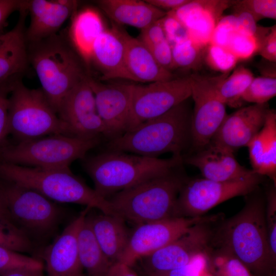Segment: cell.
Returning <instances> with one entry per match:
<instances>
[{
    "label": "cell",
    "instance_id": "cell-1",
    "mask_svg": "<svg viewBox=\"0 0 276 276\" xmlns=\"http://www.w3.org/2000/svg\"><path fill=\"white\" fill-rule=\"evenodd\" d=\"M245 196L240 211L217 221L210 247L233 254L255 276H269L276 270V261L269 245L265 196L259 188Z\"/></svg>",
    "mask_w": 276,
    "mask_h": 276
},
{
    "label": "cell",
    "instance_id": "cell-2",
    "mask_svg": "<svg viewBox=\"0 0 276 276\" xmlns=\"http://www.w3.org/2000/svg\"><path fill=\"white\" fill-rule=\"evenodd\" d=\"M83 166L94 190L108 199L113 194L179 168L182 156L159 158L106 150L83 159Z\"/></svg>",
    "mask_w": 276,
    "mask_h": 276
},
{
    "label": "cell",
    "instance_id": "cell-3",
    "mask_svg": "<svg viewBox=\"0 0 276 276\" xmlns=\"http://www.w3.org/2000/svg\"><path fill=\"white\" fill-rule=\"evenodd\" d=\"M187 100L120 136L109 140L107 150L151 157L168 152L173 156H182V152L191 144L192 112Z\"/></svg>",
    "mask_w": 276,
    "mask_h": 276
},
{
    "label": "cell",
    "instance_id": "cell-4",
    "mask_svg": "<svg viewBox=\"0 0 276 276\" xmlns=\"http://www.w3.org/2000/svg\"><path fill=\"white\" fill-rule=\"evenodd\" d=\"M178 169L112 195L107 200L112 215L137 225L176 217L177 197L187 179Z\"/></svg>",
    "mask_w": 276,
    "mask_h": 276
},
{
    "label": "cell",
    "instance_id": "cell-5",
    "mask_svg": "<svg viewBox=\"0 0 276 276\" xmlns=\"http://www.w3.org/2000/svg\"><path fill=\"white\" fill-rule=\"evenodd\" d=\"M0 179L35 190L53 201L82 204L112 215L108 201L70 168L42 169L0 162Z\"/></svg>",
    "mask_w": 276,
    "mask_h": 276
},
{
    "label": "cell",
    "instance_id": "cell-6",
    "mask_svg": "<svg viewBox=\"0 0 276 276\" xmlns=\"http://www.w3.org/2000/svg\"><path fill=\"white\" fill-rule=\"evenodd\" d=\"M28 60L42 91L57 112L65 96L88 74L61 36L27 44Z\"/></svg>",
    "mask_w": 276,
    "mask_h": 276
},
{
    "label": "cell",
    "instance_id": "cell-7",
    "mask_svg": "<svg viewBox=\"0 0 276 276\" xmlns=\"http://www.w3.org/2000/svg\"><path fill=\"white\" fill-rule=\"evenodd\" d=\"M101 142V137L54 134L14 144L6 142L0 148V162L42 169L69 168Z\"/></svg>",
    "mask_w": 276,
    "mask_h": 276
},
{
    "label": "cell",
    "instance_id": "cell-8",
    "mask_svg": "<svg viewBox=\"0 0 276 276\" xmlns=\"http://www.w3.org/2000/svg\"><path fill=\"white\" fill-rule=\"evenodd\" d=\"M8 123L9 134L17 141L54 134L75 136L42 89L29 88L19 79L9 96Z\"/></svg>",
    "mask_w": 276,
    "mask_h": 276
},
{
    "label": "cell",
    "instance_id": "cell-9",
    "mask_svg": "<svg viewBox=\"0 0 276 276\" xmlns=\"http://www.w3.org/2000/svg\"><path fill=\"white\" fill-rule=\"evenodd\" d=\"M0 192L12 221L30 238L45 237L55 230L62 212L53 201L35 190L2 179Z\"/></svg>",
    "mask_w": 276,
    "mask_h": 276
},
{
    "label": "cell",
    "instance_id": "cell-10",
    "mask_svg": "<svg viewBox=\"0 0 276 276\" xmlns=\"http://www.w3.org/2000/svg\"><path fill=\"white\" fill-rule=\"evenodd\" d=\"M264 176L254 172L239 179L217 181L205 178L187 179L178 196L176 217L203 216L218 204L235 197L246 196L259 188Z\"/></svg>",
    "mask_w": 276,
    "mask_h": 276
},
{
    "label": "cell",
    "instance_id": "cell-11",
    "mask_svg": "<svg viewBox=\"0 0 276 276\" xmlns=\"http://www.w3.org/2000/svg\"><path fill=\"white\" fill-rule=\"evenodd\" d=\"M229 74L216 76L190 75L191 97L194 101L191 122V145L197 151L211 142L227 115L226 105L219 96L217 87L220 81Z\"/></svg>",
    "mask_w": 276,
    "mask_h": 276
},
{
    "label": "cell",
    "instance_id": "cell-12",
    "mask_svg": "<svg viewBox=\"0 0 276 276\" xmlns=\"http://www.w3.org/2000/svg\"><path fill=\"white\" fill-rule=\"evenodd\" d=\"M191 95L190 76L147 84H133L126 132L146 121L163 114L188 100Z\"/></svg>",
    "mask_w": 276,
    "mask_h": 276
},
{
    "label": "cell",
    "instance_id": "cell-13",
    "mask_svg": "<svg viewBox=\"0 0 276 276\" xmlns=\"http://www.w3.org/2000/svg\"><path fill=\"white\" fill-rule=\"evenodd\" d=\"M222 217L221 214L210 215L178 239L143 258L148 272H164L182 267L204 252L210 247L216 223Z\"/></svg>",
    "mask_w": 276,
    "mask_h": 276
},
{
    "label": "cell",
    "instance_id": "cell-14",
    "mask_svg": "<svg viewBox=\"0 0 276 276\" xmlns=\"http://www.w3.org/2000/svg\"><path fill=\"white\" fill-rule=\"evenodd\" d=\"M173 217L137 225L131 233L120 261L131 266L183 235L191 226L210 217Z\"/></svg>",
    "mask_w": 276,
    "mask_h": 276
},
{
    "label": "cell",
    "instance_id": "cell-15",
    "mask_svg": "<svg viewBox=\"0 0 276 276\" xmlns=\"http://www.w3.org/2000/svg\"><path fill=\"white\" fill-rule=\"evenodd\" d=\"M87 82L94 93L97 112L105 125L108 141L125 133L131 110L132 83H103L88 75Z\"/></svg>",
    "mask_w": 276,
    "mask_h": 276
},
{
    "label": "cell",
    "instance_id": "cell-16",
    "mask_svg": "<svg viewBox=\"0 0 276 276\" xmlns=\"http://www.w3.org/2000/svg\"><path fill=\"white\" fill-rule=\"evenodd\" d=\"M87 76L65 96L57 114L75 136L86 138L105 136V125L97 112L95 96Z\"/></svg>",
    "mask_w": 276,
    "mask_h": 276
},
{
    "label": "cell",
    "instance_id": "cell-17",
    "mask_svg": "<svg viewBox=\"0 0 276 276\" xmlns=\"http://www.w3.org/2000/svg\"><path fill=\"white\" fill-rule=\"evenodd\" d=\"M90 209L86 207L42 251L40 257L45 263L47 276H85L78 256L77 234Z\"/></svg>",
    "mask_w": 276,
    "mask_h": 276
},
{
    "label": "cell",
    "instance_id": "cell-18",
    "mask_svg": "<svg viewBox=\"0 0 276 276\" xmlns=\"http://www.w3.org/2000/svg\"><path fill=\"white\" fill-rule=\"evenodd\" d=\"M269 109L267 103L252 104L227 114L211 142L234 152L247 147L263 127Z\"/></svg>",
    "mask_w": 276,
    "mask_h": 276
},
{
    "label": "cell",
    "instance_id": "cell-19",
    "mask_svg": "<svg viewBox=\"0 0 276 276\" xmlns=\"http://www.w3.org/2000/svg\"><path fill=\"white\" fill-rule=\"evenodd\" d=\"M234 1L190 0L178 9L169 11L186 27L189 37L202 47L210 41L212 33L223 11Z\"/></svg>",
    "mask_w": 276,
    "mask_h": 276
},
{
    "label": "cell",
    "instance_id": "cell-20",
    "mask_svg": "<svg viewBox=\"0 0 276 276\" xmlns=\"http://www.w3.org/2000/svg\"><path fill=\"white\" fill-rule=\"evenodd\" d=\"M77 6V2L72 0L27 1L30 18L25 31L27 44L56 34L64 22L74 13Z\"/></svg>",
    "mask_w": 276,
    "mask_h": 276
},
{
    "label": "cell",
    "instance_id": "cell-21",
    "mask_svg": "<svg viewBox=\"0 0 276 276\" xmlns=\"http://www.w3.org/2000/svg\"><path fill=\"white\" fill-rule=\"evenodd\" d=\"M185 162L197 168L204 178L214 181L242 179L255 172L241 165L233 151L211 142Z\"/></svg>",
    "mask_w": 276,
    "mask_h": 276
},
{
    "label": "cell",
    "instance_id": "cell-22",
    "mask_svg": "<svg viewBox=\"0 0 276 276\" xmlns=\"http://www.w3.org/2000/svg\"><path fill=\"white\" fill-rule=\"evenodd\" d=\"M14 27L0 35V85L19 79L29 63L25 37L27 1Z\"/></svg>",
    "mask_w": 276,
    "mask_h": 276
},
{
    "label": "cell",
    "instance_id": "cell-23",
    "mask_svg": "<svg viewBox=\"0 0 276 276\" xmlns=\"http://www.w3.org/2000/svg\"><path fill=\"white\" fill-rule=\"evenodd\" d=\"M111 28L123 42L126 67L132 81L151 83L176 78L156 62L150 51L140 40L130 36L118 24H112Z\"/></svg>",
    "mask_w": 276,
    "mask_h": 276
},
{
    "label": "cell",
    "instance_id": "cell-24",
    "mask_svg": "<svg viewBox=\"0 0 276 276\" xmlns=\"http://www.w3.org/2000/svg\"><path fill=\"white\" fill-rule=\"evenodd\" d=\"M93 63L104 80L124 79L131 80L127 70L125 48L120 37L112 29L105 30L92 47L88 63Z\"/></svg>",
    "mask_w": 276,
    "mask_h": 276
},
{
    "label": "cell",
    "instance_id": "cell-25",
    "mask_svg": "<svg viewBox=\"0 0 276 276\" xmlns=\"http://www.w3.org/2000/svg\"><path fill=\"white\" fill-rule=\"evenodd\" d=\"M249 159L255 172L276 182V112L268 110L264 124L248 144Z\"/></svg>",
    "mask_w": 276,
    "mask_h": 276
},
{
    "label": "cell",
    "instance_id": "cell-26",
    "mask_svg": "<svg viewBox=\"0 0 276 276\" xmlns=\"http://www.w3.org/2000/svg\"><path fill=\"white\" fill-rule=\"evenodd\" d=\"M95 237L102 250L113 264L120 261L131 233L122 218L104 213L88 215Z\"/></svg>",
    "mask_w": 276,
    "mask_h": 276
},
{
    "label": "cell",
    "instance_id": "cell-27",
    "mask_svg": "<svg viewBox=\"0 0 276 276\" xmlns=\"http://www.w3.org/2000/svg\"><path fill=\"white\" fill-rule=\"evenodd\" d=\"M99 8L116 24L127 25L143 30L161 19L166 12L146 1L100 0Z\"/></svg>",
    "mask_w": 276,
    "mask_h": 276
},
{
    "label": "cell",
    "instance_id": "cell-28",
    "mask_svg": "<svg viewBox=\"0 0 276 276\" xmlns=\"http://www.w3.org/2000/svg\"><path fill=\"white\" fill-rule=\"evenodd\" d=\"M77 247L80 263L88 276L107 275L113 263L99 244L87 214L78 232Z\"/></svg>",
    "mask_w": 276,
    "mask_h": 276
},
{
    "label": "cell",
    "instance_id": "cell-29",
    "mask_svg": "<svg viewBox=\"0 0 276 276\" xmlns=\"http://www.w3.org/2000/svg\"><path fill=\"white\" fill-rule=\"evenodd\" d=\"M105 29L100 15L94 9H84L74 16L69 36L76 50L87 63L94 43Z\"/></svg>",
    "mask_w": 276,
    "mask_h": 276
},
{
    "label": "cell",
    "instance_id": "cell-30",
    "mask_svg": "<svg viewBox=\"0 0 276 276\" xmlns=\"http://www.w3.org/2000/svg\"><path fill=\"white\" fill-rule=\"evenodd\" d=\"M254 74L249 68L240 65L219 82L217 91L220 98L231 107H240L243 101L242 97L254 78Z\"/></svg>",
    "mask_w": 276,
    "mask_h": 276
},
{
    "label": "cell",
    "instance_id": "cell-31",
    "mask_svg": "<svg viewBox=\"0 0 276 276\" xmlns=\"http://www.w3.org/2000/svg\"><path fill=\"white\" fill-rule=\"evenodd\" d=\"M205 257L208 269L214 276H255L239 259L225 250L209 247Z\"/></svg>",
    "mask_w": 276,
    "mask_h": 276
},
{
    "label": "cell",
    "instance_id": "cell-32",
    "mask_svg": "<svg viewBox=\"0 0 276 276\" xmlns=\"http://www.w3.org/2000/svg\"><path fill=\"white\" fill-rule=\"evenodd\" d=\"M171 47L174 69L196 70L200 67L205 47L190 38Z\"/></svg>",
    "mask_w": 276,
    "mask_h": 276
},
{
    "label": "cell",
    "instance_id": "cell-33",
    "mask_svg": "<svg viewBox=\"0 0 276 276\" xmlns=\"http://www.w3.org/2000/svg\"><path fill=\"white\" fill-rule=\"evenodd\" d=\"M0 247L19 253L31 252L33 244L28 235L10 219L0 217Z\"/></svg>",
    "mask_w": 276,
    "mask_h": 276
},
{
    "label": "cell",
    "instance_id": "cell-34",
    "mask_svg": "<svg viewBox=\"0 0 276 276\" xmlns=\"http://www.w3.org/2000/svg\"><path fill=\"white\" fill-rule=\"evenodd\" d=\"M238 61L225 48L212 43H209L205 48L203 62L210 68L221 74H229L236 67Z\"/></svg>",
    "mask_w": 276,
    "mask_h": 276
},
{
    "label": "cell",
    "instance_id": "cell-35",
    "mask_svg": "<svg viewBox=\"0 0 276 276\" xmlns=\"http://www.w3.org/2000/svg\"><path fill=\"white\" fill-rule=\"evenodd\" d=\"M261 40L257 36L236 30L230 37L226 47L238 59H249L258 53Z\"/></svg>",
    "mask_w": 276,
    "mask_h": 276
},
{
    "label": "cell",
    "instance_id": "cell-36",
    "mask_svg": "<svg viewBox=\"0 0 276 276\" xmlns=\"http://www.w3.org/2000/svg\"><path fill=\"white\" fill-rule=\"evenodd\" d=\"M276 95V78L255 77L242 97L243 102L261 104Z\"/></svg>",
    "mask_w": 276,
    "mask_h": 276
},
{
    "label": "cell",
    "instance_id": "cell-37",
    "mask_svg": "<svg viewBox=\"0 0 276 276\" xmlns=\"http://www.w3.org/2000/svg\"><path fill=\"white\" fill-rule=\"evenodd\" d=\"M24 267L44 268L43 263L38 259L0 247V276L9 271Z\"/></svg>",
    "mask_w": 276,
    "mask_h": 276
},
{
    "label": "cell",
    "instance_id": "cell-38",
    "mask_svg": "<svg viewBox=\"0 0 276 276\" xmlns=\"http://www.w3.org/2000/svg\"><path fill=\"white\" fill-rule=\"evenodd\" d=\"M265 217L269 245L271 256L276 261V187L273 183L265 195Z\"/></svg>",
    "mask_w": 276,
    "mask_h": 276
},
{
    "label": "cell",
    "instance_id": "cell-39",
    "mask_svg": "<svg viewBox=\"0 0 276 276\" xmlns=\"http://www.w3.org/2000/svg\"><path fill=\"white\" fill-rule=\"evenodd\" d=\"M232 6L249 12L257 22L263 18H276L275 0L236 1Z\"/></svg>",
    "mask_w": 276,
    "mask_h": 276
},
{
    "label": "cell",
    "instance_id": "cell-40",
    "mask_svg": "<svg viewBox=\"0 0 276 276\" xmlns=\"http://www.w3.org/2000/svg\"><path fill=\"white\" fill-rule=\"evenodd\" d=\"M162 22L166 39L171 47L190 38L186 27L170 12L166 13Z\"/></svg>",
    "mask_w": 276,
    "mask_h": 276
},
{
    "label": "cell",
    "instance_id": "cell-41",
    "mask_svg": "<svg viewBox=\"0 0 276 276\" xmlns=\"http://www.w3.org/2000/svg\"><path fill=\"white\" fill-rule=\"evenodd\" d=\"M236 30L235 15L232 14L222 16L212 33L209 43L226 48L230 37Z\"/></svg>",
    "mask_w": 276,
    "mask_h": 276
},
{
    "label": "cell",
    "instance_id": "cell-42",
    "mask_svg": "<svg viewBox=\"0 0 276 276\" xmlns=\"http://www.w3.org/2000/svg\"><path fill=\"white\" fill-rule=\"evenodd\" d=\"M17 80L0 85V148L6 143V137L9 134V99L13 85Z\"/></svg>",
    "mask_w": 276,
    "mask_h": 276
},
{
    "label": "cell",
    "instance_id": "cell-43",
    "mask_svg": "<svg viewBox=\"0 0 276 276\" xmlns=\"http://www.w3.org/2000/svg\"><path fill=\"white\" fill-rule=\"evenodd\" d=\"M205 255L203 252L196 256L182 267L167 272L154 273L158 276H200L202 271L208 269Z\"/></svg>",
    "mask_w": 276,
    "mask_h": 276
},
{
    "label": "cell",
    "instance_id": "cell-44",
    "mask_svg": "<svg viewBox=\"0 0 276 276\" xmlns=\"http://www.w3.org/2000/svg\"><path fill=\"white\" fill-rule=\"evenodd\" d=\"M162 18L141 30L137 39L148 49L166 39Z\"/></svg>",
    "mask_w": 276,
    "mask_h": 276
},
{
    "label": "cell",
    "instance_id": "cell-45",
    "mask_svg": "<svg viewBox=\"0 0 276 276\" xmlns=\"http://www.w3.org/2000/svg\"><path fill=\"white\" fill-rule=\"evenodd\" d=\"M156 62L163 68L171 72L174 69L172 47L167 39L149 49Z\"/></svg>",
    "mask_w": 276,
    "mask_h": 276
},
{
    "label": "cell",
    "instance_id": "cell-46",
    "mask_svg": "<svg viewBox=\"0 0 276 276\" xmlns=\"http://www.w3.org/2000/svg\"><path fill=\"white\" fill-rule=\"evenodd\" d=\"M234 9L237 30L256 35L259 27L252 16L245 10Z\"/></svg>",
    "mask_w": 276,
    "mask_h": 276
},
{
    "label": "cell",
    "instance_id": "cell-47",
    "mask_svg": "<svg viewBox=\"0 0 276 276\" xmlns=\"http://www.w3.org/2000/svg\"><path fill=\"white\" fill-rule=\"evenodd\" d=\"M258 54L267 61L276 62V26L270 27L263 39Z\"/></svg>",
    "mask_w": 276,
    "mask_h": 276
},
{
    "label": "cell",
    "instance_id": "cell-48",
    "mask_svg": "<svg viewBox=\"0 0 276 276\" xmlns=\"http://www.w3.org/2000/svg\"><path fill=\"white\" fill-rule=\"evenodd\" d=\"M21 0H0V35L3 34L7 19L12 13L19 11L25 3Z\"/></svg>",
    "mask_w": 276,
    "mask_h": 276
},
{
    "label": "cell",
    "instance_id": "cell-49",
    "mask_svg": "<svg viewBox=\"0 0 276 276\" xmlns=\"http://www.w3.org/2000/svg\"><path fill=\"white\" fill-rule=\"evenodd\" d=\"M190 0H146V2L153 6L166 13L178 9L185 5Z\"/></svg>",
    "mask_w": 276,
    "mask_h": 276
},
{
    "label": "cell",
    "instance_id": "cell-50",
    "mask_svg": "<svg viewBox=\"0 0 276 276\" xmlns=\"http://www.w3.org/2000/svg\"><path fill=\"white\" fill-rule=\"evenodd\" d=\"M106 276H137L130 268V266L121 262L112 265Z\"/></svg>",
    "mask_w": 276,
    "mask_h": 276
},
{
    "label": "cell",
    "instance_id": "cell-51",
    "mask_svg": "<svg viewBox=\"0 0 276 276\" xmlns=\"http://www.w3.org/2000/svg\"><path fill=\"white\" fill-rule=\"evenodd\" d=\"M43 268H19L9 271L1 276H44Z\"/></svg>",
    "mask_w": 276,
    "mask_h": 276
},
{
    "label": "cell",
    "instance_id": "cell-52",
    "mask_svg": "<svg viewBox=\"0 0 276 276\" xmlns=\"http://www.w3.org/2000/svg\"><path fill=\"white\" fill-rule=\"evenodd\" d=\"M0 217L7 218L12 221L10 217V215L9 214V213L5 204V202L2 196L1 192H0Z\"/></svg>",
    "mask_w": 276,
    "mask_h": 276
},
{
    "label": "cell",
    "instance_id": "cell-53",
    "mask_svg": "<svg viewBox=\"0 0 276 276\" xmlns=\"http://www.w3.org/2000/svg\"><path fill=\"white\" fill-rule=\"evenodd\" d=\"M200 276H214L209 270L208 269H206L202 271L200 274Z\"/></svg>",
    "mask_w": 276,
    "mask_h": 276
},
{
    "label": "cell",
    "instance_id": "cell-54",
    "mask_svg": "<svg viewBox=\"0 0 276 276\" xmlns=\"http://www.w3.org/2000/svg\"><path fill=\"white\" fill-rule=\"evenodd\" d=\"M148 276H158L157 274L154 272H148Z\"/></svg>",
    "mask_w": 276,
    "mask_h": 276
},
{
    "label": "cell",
    "instance_id": "cell-55",
    "mask_svg": "<svg viewBox=\"0 0 276 276\" xmlns=\"http://www.w3.org/2000/svg\"><path fill=\"white\" fill-rule=\"evenodd\" d=\"M269 276H276V270L272 272Z\"/></svg>",
    "mask_w": 276,
    "mask_h": 276
}]
</instances>
